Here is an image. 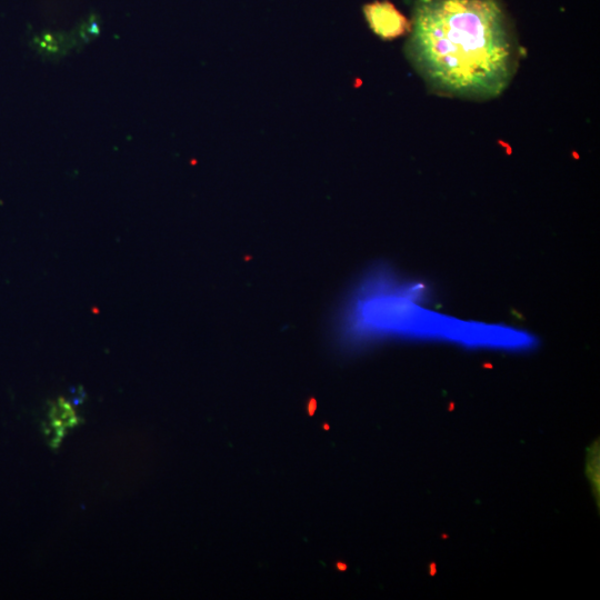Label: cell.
Returning <instances> with one entry per match:
<instances>
[{"label":"cell","instance_id":"1","mask_svg":"<svg viewBox=\"0 0 600 600\" xmlns=\"http://www.w3.org/2000/svg\"><path fill=\"white\" fill-rule=\"evenodd\" d=\"M404 51L431 91L476 101L500 96L521 57L497 0H414Z\"/></svg>","mask_w":600,"mask_h":600},{"label":"cell","instance_id":"2","mask_svg":"<svg viewBox=\"0 0 600 600\" xmlns=\"http://www.w3.org/2000/svg\"><path fill=\"white\" fill-rule=\"evenodd\" d=\"M428 284L377 269L356 287L340 317L341 338L349 346L384 339L443 341L467 348L527 350L534 337L500 323L463 320L428 307Z\"/></svg>","mask_w":600,"mask_h":600},{"label":"cell","instance_id":"3","mask_svg":"<svg viewBox=\"0 0 600 600\" xmlns=\"http://www.w3.org/2000/svg\"><path fill=\"white\" fill-rule=\"evenodd\" d=\"M363 14L372 32L383 40L397 39L411 29V21L388 0L364 4Z\"/></svg>","mask_w":600,"mask_h":600},{"label":"cell","instance_id":"4","mask_svg":"<svg viewBox=\"0 0 600 600\" xmlns=\"http://www.w3.org/2000/svg\"><path fill=\"white\" fill-rule=\"evenodd\" d=\"M49 419L51 429L54 431L51 446H58L68 427H73L78 422L74 409L64 398L60 397L54 402H50Z\"/></svg>","mask_w":600,"mask_h":600}]
</instances>
